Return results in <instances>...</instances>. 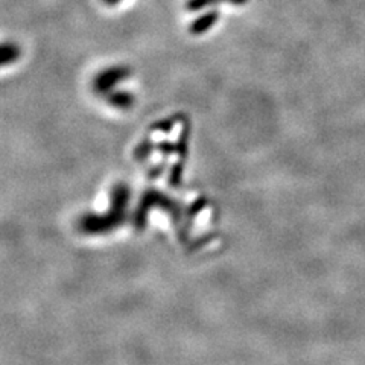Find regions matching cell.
Instances as JSON below:
<instances>
[{"label":"cell","mask_w":365,"mask_h":365,"mask_svg":"<svg viewBox=\"0 0 365 365\" xmlns=\"http://www.w3.org/2000/svg\"><path fill=\"white\" fill-rule=\"evenodd\" d=\"M151 205H160L162 209H166L169 213H173L175 222L180 221V207L177 205V202L165 197V193H160L151 189L143 193L139 209H137L134 216V224L139 230H142L146 224V215H148V210L151 209Z\"/></svg>","instance_id":"6da1fadb"},{"label":"cell","mask_w":365,"mask_h":365,"mask_svg":"<svg viewBox=\"0 0 365 365\" xmlns=\"http://www.w3.org/2000/svg\"><path fill=\"white\" fill-rule=\"evenodd\" d=\"M130 75V71L127 67H111L107 68L106 72H102L96 79H95V88L99 91V93H107L108 90H111L118 81H122Z\"/></svg>","instance_id":"7a4b0ae2"},{"label":"cell","mask_w":365,"mask_h":365,"mask_svg":"<svg viewBox=\"0 0 365 365\" xmlns=\"http://www.w3.org/2000/svg\"><path fill=\"white\" fill-rule=\"evenodd\" d=\"M218 13H216V11H212V13H207V14H204L202 17H200L197 21H193L192 23V26H190V32L192 34H202V32H205L207 29H210L212 26H213V23L218 20Z\"/></svg>","instance_id":"3957f363"},{"label":"cell","mask_w":365,"mask_h":365,"mask_svg":"<svg viewBox=\"0 0 365 365\" xmlns=\"http://www.w3.org/2000/svg\"><path fill=\"white\" fill-rule=\"evenodd\" d=\"M108 101L118 108H128L133 104V96L127 91H118V93L110 95Z\"/></svg>","instance_id":"277c9868"},{"label":"cell","mask_w":365,"mask_h":365,"mask_svg":"<svg viewBox=\"0 0 365 365\" xmlns=\"http://www.w3.org/2000/svg\"><path fill=\"white\" fill-rule=\"evenodd\" d=\"M19 56H20L19 46L11 44V43L4 44V48H2V64L13 63L19 58Z\"/></svg>","instance_id":"5b68a950"},{"label":"cell","mask_w":365,"mask_h":365,"mask_svg":"<svg viewBox=\"0 0 365 365\" xmlns=\"http://www.w3.org/2000/svg\"><path fill=\"white\" fill-rule=\"evenodd\" d=\"M185 118H186L185 114H175V116H173V118H169V119H165V120H162V122L154 123L153 127H151V131H163V133H168V131H170V128H173L174 125L177 123V120H181V119H185Z\"/></svg>","instance_id":"8992f818"},{"label":"cell","mask_w":365,"mask_h":365,"mask_svg":"<svg viewBox=\"0 0 365 365\" xmlns=\"http://www.w3.org/2000/svg\"><path fill=\"white\" fill-rule=\"evenodd\" d=\"M153 151H154V145L150 140H145L134 150V158L137 162H143L145 158H148L153 154Z\"/></svg>","instance_id":"52a82bcc"},{"label":"cell","mask_w":365,"mask_h":365,"mask_svg":"<svg viewBox=\"0 0 365 365\" xmlns=\"http://www.w3.org/2000/svg\"><path fill=\"white\" fill-rule=\"evenodd\" d=\"M181 175H182V163H177L173 166L169 175V185L173 187H178L181 185Z\"/></svg>","instance_id":"ba28073f"},{"label":"cell","mask_w":365,"mask_h":365,"mask_svg":"<svg viewBox=\"0 0 365 365\" xmlns=\"http://www.w3.org/2000/svg\"><path fill=\"white\" fill-rule=\"evenodd\" d=\"M205 202H207V200H205V198H198L195 202H192L190 207L186 210L187 218H193V216H197L204 209Z\"/></svg>","instance_id":"9c48e42d"},{"label":"cell","mask_w":365,"mask_h":365,"mask_svg":"<svg viewBox=\"0 0 365 365\" xmlns=\"http://www.w3.org/2000/svg\"><path fill=\"white\" fill-rule=\"evenodd\" d=\"M216 2H221V0H189L187 8H189L190 11H198V9L204 8V6L216 4Z\"/></svg>","instance_id":"30bf717a"},{"label":"cell","mask_w":365,"mask_h":365,"mask_svg":"<svg viewBox=\"0 0 365 365\" xmlns=\"http://www.w3.org/2000/svg\"><path fill=\"white\" fill-rule=\"evenodd\" d=\"M158 150L162 151L165 155H169V154H174L177 153V145H173V143H168V142H162L158 146Z\"/></svg>","instance_id":"8fae6325"},{"label":"cell","mask_w":365,"mask_h":365,"mask_svg":"<svg viewBox=\"0 0 365 365\" xmlns=\"http://www.w3.org/2000/svg\"><path fill=\"white\" fill-rule=\"evenodd\" d=\"M163 169H165V163L158 165V166H154V168H151V173H148V177H150V178H157V177H160V175L163 174Z\"/></svg>","instance_id":"7c38bea8"},{"label":"cell","mask_w":365,"mask_h":365,"mask_svg":"<svg viewBox=\"0 0 365 365\" xmlns=\"http://www.w3.org/2000/svg\"><path fill=\"white\" fill-rule=\"evenodd\" d=\"M107 2L113 5V4H118V2H119V0H107Z\"/></svg>","instance_id":"4fadbf2b"}]
</instances>
